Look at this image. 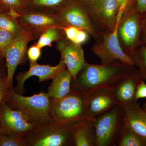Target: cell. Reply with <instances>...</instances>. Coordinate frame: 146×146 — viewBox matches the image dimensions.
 <instances>
[{
  "mask_svg": "<svg viewBox=\"0 0 146 146\" xmlns=\"http://www.w3.org/2000/svg\"><path fill=\"white\" fill-rule=\"evenodd\" d=\"M56 44V49L60 52L61 59L66 69L72 76V80H74L86 63L81 45L70 41L65 35Z\"/></svg>",
  "mask_w": 146,
  "mask_h": 146,
  "instance_id": "14",
  "label": "cell"
},
{
  "mask_svg": "<svg viewBox=\"0 0 146 146\" xmlns=\"http://www.w3.org/2000/svg\"><path fill=\"white\" fill-rule=\"evenodd\" d=\"M134 66L138 68L141 78L146 82V44H141L131 56Z\"/></svg>",
  "mask_w": 146,
  "mask_h": 146,
  "instance_id": "24",
  "label": "cell"
},
{
  "mask_svg": "<svg viewBox=\"0 0 146 146\" xmlns=\"http://www.w3.org/2000/svg\"><path fill=\"white\" fill-rule=\"evenodd\" d=\"M29 68L27 71L18 73L16 76L17 85L14 87L16 93L23 95L26 92L24 83L28 79L32 76H36L39 78V83L52 79L59 71L66 68L62 59L56 66L48 65H40L37 62L30 63Z\"/></svg>",
  "mask_w": 146,
  "mask_h": 146,
  "instance_id": "15",
  "label": "cell"
},
{
  "mask_svg": "<svg viewBox=\"0 0 146 146\" xmlns=\"http://www.w3.org/2000/svg\"><path fill=\"white\" fill-rule=\"evenodd\" d=\"M89 33L83 30L79 29L74 43L81 45L86 43L89 38Z\"/></svg>",
  "mask_w": 146,
  "mask_h": 146,
  "instance_id": "29",
  "label": "cell"
},
{
  "mask_svg": "<svg viewBox=\"0 0 146 146\" xmlns=\"http://www.w3.org/2000/svg\"><path fill=\"white\" fill-rule=\"evenodd\" d=\"M141 14L134 9V5L128 7L123 13L117 27V34L121 46L131 57L141 44Z\"/></svg>",
  "mask_w": 146,
  "mask_h": 146,
  "instance_id": "6",
  "label": "cell"
},
{
  "mask_svg": "<svg viewBox=\"0 0 146 146\" xmlns=\"http://www.w3.org/2000/svg\"><path fill=\"white\" fill-rule=\"evenodd\" d=\"M86 94V117L95 118L117 105L111 88H102Z\"/></svg>",
  "mask_w": 146,
  "mask_h": 146,
  "instance_id": "16",
  "label": "cell"
},
{
  "mask_svg": "<svg viewBox=\"0 0 146 146\" xmlns=\"http://www.w3.org/2000/svg\"><path fill=\"white\" fill-rule=\"evenodd\" d=\"M143 80L136 68L112 88V94L117 103L123 108L133 109L140 106L136 99V88Z\"/></svg>",
  "mask_w": 146,
  "mask_h": 146,
  "instance_id": "13",
  "label": "cell"
},
{
  "mask_svg": "<svg viewBox=\"0 0 146 146\" xmlns=\"http://www.w3.org/2000/svg\"><path fill=\"white\" fill-rule=\"evenodd\" d=\"M0 121L5 133L23 138L36 126L21 111L11 108L5 101L0 106Z\"/></svg>",
  "mask_w": 146,
  "mask_h": 146,
  "instance_id": "11",
  "label": "cell"
},
{
  "mask_svg": "<svg viewBox=\"0 0 146 146\" xmlns=\"http://www.w3.org/2000/svg\"><path fill=\"white\" fill-rule=\"evenodd\" d=\"M16 38L9 32L0 28V51L3 52L10 46Z\"/></svg>",
  "mask_w": 146,
  "mask_h": 146,
  "instance_id": "27",
  "label": "cell"
},
{
  "mask_svg": "<svg viewBox=\"0 0 146 146\" xmlns=\"http://www.w3.org/2000/svg\"><path fill=\"white\" fill-rule=\"evenodd\" d=\"M83 6L93 25L101 33L112 31L117 27L119 23L117 0H96Z\"/></svg>",
  "mask_w": 146,
  "mask_h": 146,
  "instance_id": "8",
  "label": "cell"
},
{
  "mask_svg": "<svg viewBox=\"0 0 146 146\" xmlns=\"http://www.w3.org/2000/svg\"><path fill=\"white\" fill-rule=\"evenodd\" d=\"M64 35L65 33L63 29L51 27L43 31L35 44L41 48L51 47L53 42H57Z\"/></svg>",
  "mask_w": 146,
  "mask_h": 146,
  "instance_id": "22",
  "label": "cell"
},
{
  "mask_svg": "<svg viewBox=\"0 0 146 146\" xmlns=\"http://www.w3.org/2000/svg\"><path fill=\"white\" fill-rule=\"evenodd\" d=\"M42 48L35 44L28 49L27 55L30 63H35L39 59L41 55Z\"/></svg>",
  "mask_w": 146,
  "mask_h": 146,
  "instance_id": "28",
  "label": "cell"
},
{
  "mask_svg": "<svg viewBox=\"0 0 146 146\" xmlns=\"http://www.w3.org/2000/svg\"><path fill=\"white\" fill-rule=\"evenodd\" d=\"M123 123V108L117 105L94 119L95 146L114 145Z\"/></svg>",
  "mask_w": 146,
  "mask_h": 146,
  "instance_id": "5",
  "label": "cell"
},
{
  "mask_svg": "<svg viewBox=\"0 0 146 146\" xmlns=\"http://www.w3.org/2000/svg\"><path fill=\"white\" fill-rule=\"evenodd\" d=\"M117 27L112 31L101 33V38L91 47V51L101 60V64H112L119 60L123 64L134 65L131 58L124 52L120 45Z\"/></svg>",
  "mask_w": 146,
  "mask_h": 146,
  "instance_id": "7",
  "label": "cell"
},
{
  "mask_svg": "<svg viewBox=\"0 0 146 146\" xmlns=\"http://www.w3.org/2000/svg\"><path fill=\"white\" fill-rule=\"evenodd\" d=\"M35 39L31 30L24 28L13 44L2 52L7 68V88L13 86V77L17 67L19 65H23L26 63L29 42Z\"/></svg>",
  "mask_w": 146,
  "mask_h": 146,
  "instance_id": "10",
  "label": "cell"
},
{
  "mask_svg": "<svg viewBox=\"0 0 146 146\" xmlns=\"http://www.w3.org/2000/svg\"><path fill=\"white\" fill-rule=\"evenodd\" d=\"M117 145L146 146V140L135 133L123 121L119 134Z\"/></svg>",
  "mask_w": 146,
  "mask_h": 146,
  "instance_id": "20",
  "label": "cell"
},
{
  "mask_svg": "<svg viewBox=\"0 0 146 146\" xmlns=\"http://www.w3.org/2000/svg\"><path fill=\"white\" fill-rule=\"evenodd\" d=\"M135 0H117L119 7V13H118V21L119 22L126 8L128 6L130 5L134 2Z\"/></svg>",
  "mask_w": 146,
  "mask_h": 146,
  "instance_id": "30",
  "label": "cell"
},
{
  "mask_svg": "<svg viewBox=\"0 0 146 146\" xmlns=\"http://www.w3.org/2000/svg\"><path fill=\"white\" fill-rule=\"evenodd\" d=\"M52 80L47 92L51 98H61L67 96L71 91L72 78L66 68L59 71Z\"/></svg>",
  "mask_w": 146,
  "mask_h": 146,
  "instance_id": "18",
  "label": "cell"
},
{
  "mask_svg": "<svg viewBox=\"0 0 146 146\" xmlns=\"http://www.w3.org/2000/svg\"><path fill=\"white\" fill-rule=\"evenodd\" d=\"M82 5H85L88 4L96 0H77Z\"/></svg>",
  "mask_w": 146,
  "mask_h": 146,
  "instance_id": "37",
  "label": "cell"
},
{
  "mask_svg": "<svg viewBox=\"0 0 146 146\" xmlns=\"http://www.w3.org/2000/svg\"><path fill=\"white\" fill-rule=\"evenodd\" d=\"M7 77V68L5 58L0 51V78Z\"/></svg>",
  "mask_w": 146,
  "mask_h": 146,
  "instance_id": "36",
  "label": "cell"
},
{
  "mask_svg": "<svg viewBox=\"0 0 146 146\" xmlns=\"http://www.w3.org/2000/svg\"><path fill=\"white\" fill-rule=\"evenodd\" d=\"M5 11H6L5 9L0 5V13L3 12H5Z\"/></svg>",
  "mask_w": 146,
  "mask_h": 146,
  "instance_id": "39",
  "label": "cell"
},
{
  "mask_svg": "<svg viewBox=\"0 0 146 146\" xmlns=\"http://www.w3.org/2000/svg\"><path fill=\"white\" fill-rule=\"evenodd\" d=\"M7 89V78H0V106L4 101Z\"/></svg>",
  "mask_w": 146,
  "mask_h": 146,
  "instance_id": "34",
  "label": "cell"
},
{
  "mask_svg": "<svg viewBox=\"0 0 146 146\" xmlns=\"http://www.w3.org/2000/svg\"><path fill=\"white\" fill-rule=\"evenodd\" d=\"M54 13L64 28L73 27L85 31L93 37L95 42L101 38V33L94 26L86 9L77 0H72Z\"/></svg>",
  "mask_w": 146,
  "mask_h": 146,
  "instance_id": "9",
  "label": "cell"
},
{
  "mask_svg": "<svg viewBox=\"0 0 146 146\" xmlns=\"http://www.w3.org/2000/svg\"><path fill=\"white\" fill-rule=\"evenodd\" d=\"M86 94L72 89L67 96L51 98L50 115L53 121L69 125L86 117Z\"/></svg>",
  "mask_w": 146,
  "mask_h": 146,
  "instance_id": "3",
  "label": "cell"
},
{
  "mask_svg": "<svg viewBox=\"0 0 146 146\" xmlns=\"http://www.w3.org/2000/svg\"><path fill=\"white\" fill-rule=\"evenodd\" d=\"M141 44H146V13L141 14Z\"/></svg>",
  "mask_w": 146,
  "mask_h": 146,
  "instance_id": "33",
  "label": "cell"
},
{
  "mask_svg": "<svg viewBox=\"0 0 146 146\" xmlns=\"http://www.w3.org/2000/svg\"><path fill=\"white\" fill-rule=\"evenodd\" d=\"M0 146H26V138L12 136L4 132L0 136Z\"/></svg>",
  "mask_w": 146,
  "mask_h": 146,
  "instance_id": "26",
  "label": "cell"
},
{
  "mask_svg": "<svg viewBox=\"0 0 146 146\" xmlns=\"http://www.w3.org/2000/svg\"><path fill=\"white\" fill-rule=\"evenodd\" d=\"M63 29L64 31L66 38L73 42L79 29L73 27H64Z\"/></svg>",
  "mask_w": 146,
  "mask_h": 146,
  "instance_id": "32",
  "label": "cell"
},
{
  "mask_svg": "<svg viewBox=\"0 0 146 146\" xmlns=\"http://www.w3.org/2000/svg\"><path fill=\"white\" fill-rule=\"evenodd\" d=\"M136 99L146 98V82L142 80L137 85L136 93Z\"/></svg>",
  "mask_w": 146,
  "mask_h": 146,
  "instance_id": "31",
  "label": "cell"
},
{
  "mask_svg": "<svg viewBox=\"0 0 146 146\" xmlns=\"http://www.w3.org/2000/svg\"><path fill=\"white\" fill-rule=\"evenodd\" d=\"M94 119L86 117L69 125L75 146H95Z\"/></svg>",
  "mask_w": 146,
  "mask_h": 146,
  "instance_id": "17",
  "label": "cell"
},
{
  "mask_svg": "<svg viewBox=\"0 0 146 146\" xmlns=\"http://www.w3.org/2000/svg\"><path fill=\"white\" fill-rule=\"evenodd\" d=\"M142 108L146 112V102L142 106Z\"/></svg>",
  "mask_w": 146,
  "mask_h": 146,
  "instance_id": "40",
  "label": "cell"
},
{
  "mask_svg": "<svg viewBox=\"0 0 146 146\" xmlns=\"http://www.w3.org/2000/svg\"><path fill=\"white\" fill-rule=\"evenodd\" d=\"M0 5L7 12L15 18L28 9L25 0H0Z\"/></svg>",
  "mask_w": 146,
  "mask_h": 146,
  "instance_id": "25",
  "label": "cell"
},
{
  "mask_svg": "<svg viewBox=\"0 0 146 146\" xmlns=\"http://www.w3.org/2000/svg\"><path fill=\"white\" fill-rule=\"evenodd\" d=\"M123 121L135 133L146 140V112L140 106L133 109L123 108Z\"/></svg>",
  "mask_w": 146,
  "mask_h": 146,
  "instance_id": "19",
  "label": "cell"
},
{
  "mask_svg": "<svg viewBox=\"0 0 146 146\" xmlns=\"http://www.w3.org/2000/svg\"><path fill=\"white\" fill-rule=\"evenodd\" d=\"M4 131L3 130L1 124V121H0V136H1L3 133H4Z\"/></svg>",
  "mask_w": 146,
  "mask_h": 146,
  "instance_id": "38",
  "label": "cell"
},
{
  "mask_svg": "<svg viewBox=\"0 0 146 146\" xmlns=\"http://www.w3.org/2000/svg\"><path fill=\"white\" fill-rule=\"evenodd\" d=\"M4 101L11 108L21 111L36 126L52 121L50 115L51 98L44 91L31 96H24L16 93L13 86H11L7 89Z\"/></svg>",
  "mask_w": 146,
  "mask_h": 146,
  "instance_id": "2",
  "label": "cell"
},
{
  "mask_svg": "<svg viewBox=\"0 0 146 146\" xmlns=\"http://www.w3.org/2000/svg\"><path fill=\"white\" fill-rule=\"evenodd\" d=\"M0 28L9 32L17 37L24 27L19 23L17 18L5 11L0 13Z\"/></svg>",
  "mask_w": 146,
  "mask_h": 146,
  "instance_id": "23",
  "label": "cell"
},
{
  "mask_svg": "<svg viewBox=\"0 0 146 146\" xmlns=\"http://www.w3.org/2000/svg\"><path fill=\"white\" fill-rule=\"evenodd\" d=\"M17 19L22 27L31 30L36 39L48 28H64L57 15L50 11L28 9L20 14Z\"/></svg>",
  "mask_w": 146,
  "mask_h": 146,
  "instance_id": "12",
  "label": "cell"
},
{
  "mask_svg": "<svg viewBox=\"0 0 146 146\" xmlns=\"http://www.w3.org/2000/svg\"><path fill=\"white\" fill-rule=\"evenodd\" d=\"M136 68L134 65L122 63L95 65L86 63L75 79L71 89L84 94L102 88H113Z\"/></svg>",
  "mask_w": 146,
  "mask_h": 146,
  "instance_id": "1",
  "label": "cell"
},
{
  "mask_svg": "<svg viewBox=\"0 0 146 146\" xmlns=\"http://www.w3.org/2000/svg\"><path fill=\"white\" fill-rule=\"evenodd\" d=\"M72 0H25L28 9H38L55 12Z\"/></svg>",
  "mask_w": 146,
  "mask_h": 146,
  "instance_id": "21",
  "label": "cell"
},
{
  "mask_svg": "<svg viewBox=\"0 0 146 146\" xmlns=\"http://www.w3.org/2000/svg\"><path fill=\"white\" fill-rule=\"evenodd\" d=\"M26 146H74L69 126L52 121L36 126L26 137Z\"/></svg>",
  "mask_w": 146,
  "mask_h": 146,
  "instance_id": "4",
  "label": "cell"
},
{
  "mask_svg": "<svg viewBox=\"0 0 146 146\" xmlns=\"http://www.w3.org/2000/svg\"><path fill=\"white\" fill-rule=\"evenodd\" d=\"M134 9L140 14L146 13V0H135Z\"/></svg>",
  "mask_w": 146,
  "mask_h": 146,
  "instance_id": "35",
  "label": "cell"
}]
</instances>
